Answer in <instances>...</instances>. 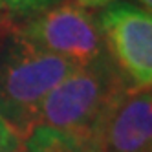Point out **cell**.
Segmentation results:
<instances>
[{
    "instance_id": "1",
    "label": "cell",
    "mask_w": 152,
    "mask_h": 152,
    "mask_svg": "<svg viewBox=\"0 0 152 152\" xmlns=\"http://www.w3.org/2000/svg\"><path fill=\"white\" fill-rule=\"evenodd\" d=\"M79 66L24 39L9 17H0V115L26 141L46 95Z\"/></svg>"
},
{
    "instance_id": "2",
    "label": "cell",
    "mask_w": 152,
    "mask_h": 152,
    "mask_svg": "<svg viewBox=\"0 0 152 152\" xmlns=\"http://www.w3.org/2000/svg\"><path fill=\"white\" fill-rule=\"evenodd\" d=\"M130 83L108 53L64 77L42 101L37 126L55 128L83 145Z\"/></svg>"
},
{
    "instance_id": "3",
    "label": "cell",
    "mask_w": 152,
    "mask_h": 152,
    "mask_svg": "<svg viewBox=\"0 0 152 152\" xmlns=\"http://www.w3.org/2000/svg\"><path fill=\"white\" fill-rule=\"evenodd\" d=\"M33 46L84 66L106 53L97 18L75 0H57L18 26Z\"/></svg>"
},
{
    "instance_id": "4",
    "label": "cell",
    "mask_w": 152,
    "mask_h": 152,
    "mask_svg": "<svg viewBox=\"0 0 152 152\" xmlns=\"http://www.w3.org/2000/svg\"><path fill=\"white\" fill-rule=\"evenodd\" d=\"M106 53L134 88L152 86V15L128 2H115L97 18Z\"/></svg>"
},
{
    "instance_id": "5",
    "label": "cell",
    "mask_w": 152,
    "mask_h": 152,
    "mask_svg": "<svg viewBox=\"0 0 152 152\" xmlns=\"http://www.w3.org/2000/svg\"><path fill=\"white\" fill-rule=\"evenodd\" d=\"M86 152H152V86L128 88L83 143Z\"/></svg>"
},
{
    "instance_id": "6",
    "label": "cell",
    "mask_w": 152,
    "mask_h": 152,
    "mask_svg": "<svg viewBox=\"0 0 152 152\" xmlns=\"http://www.w3.org/2000/svg\"><path fill=\"white\" fill-rule=\"evenodd\" d=\"M22 152H86V150L77 139H73L68 134L48 126H37L26 137Z\"/></svg>"
},
{
    "instance_id": "7",
    "label": "cell",
    "mask_w": 152,
    "mask_h": 152,
    "mask_svg": "<svg viewBox=\"0 0 152 152\" xmlns=\"http://www.w3.org/2000/svg\"><path fill=\"white\" fill-rule=\"evenodd\" d=\"M57 0H0V15L4 17H29Z\"/></svg>"
},
{
    "instance_id": "8",
    "label": "cell",
    "mask_w": 152,
    "mask_h": 152,
    "mask_svg": "<svg viewBox=\"0 0 152 152\" xmlns=\"http://www.w3.org/2000/svg\"><path fill=\"white\" fill-rule=\"evenodd\" d=\"M24 139L0 115V152H22Z\"/></svg>"
},
{
    "instance_id": "9",
    "label": "cell",
    "mask_w": 152,
    "mask_h": 152,
    "mask_svg": "<svg viewBox=\"0 0 152 152\" xmlns=\"http://www.w3.org/2000/svg\"><path fill=\"white\" fill-rule=\"evenodd\" d=\"M75 2H79L84 7H103V6L112 4L114 0H75Z\"/></svg>"
},
{
    "instance_id": "10",
    "label": "cell",
    "mask_w": 152,
    "mask_h": 152,
    "mask_svg": "<svg viewBox=\"0 0 152 152\" xmlns=\"http://www.w3.org/2000/svg\"><path fill=\"white\" fill-rule=\"evenodd\" d=\"M136 2H137L139 6H143L145 11H148V13L152 15V0H136Z\"/></svg>"
},
{
    "instance_id": "11",
    "label": "cell",
    "mask_w": 152,
    "mask_h": 152,
    "mask_svg": "<svg viewBox=\"0 0 152 152\" xmlns=\"http://www.w3.org/2000/svg\"><path fill=\"white\" fill-rule=\"evenodd\" d=\"M0 17H4V15H0Z\"/></svg>"
}]
</instances>
